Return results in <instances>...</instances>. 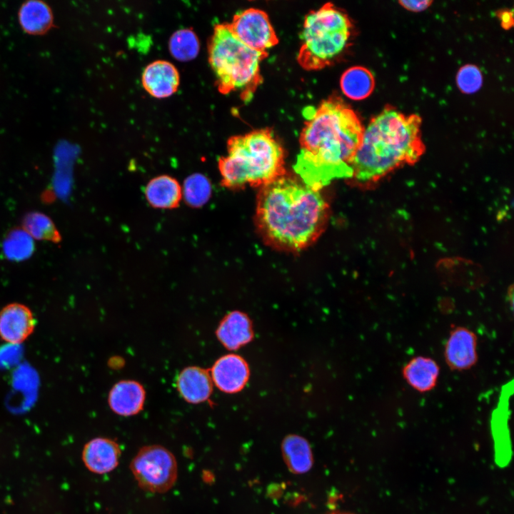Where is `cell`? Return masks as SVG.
Returning a JSON list of instances; mask_svg holds the SVG:
<instances>
[{"label":"cell","instance_id":"obj_1","mask_svg":"<svg viewBox=\"0 0 514 514\" xmlns=\"http://www.w3.org/2000/svg\"><path fill=\"white\" fill-rule=\"evenodd\" d=\"M300 151L293 165L301 181L320 190L333 181L352 178V162L363 126L356 112L339 96L303 109Z\"/></svg>","mask_w":514,"mask_h":514},{"label":"cell","instance_id":"obj_2","mask_svg":"<svg viewBox=\"0 0 514 514\" xmlns=\"http://www.w3.org/2000/svg\"><path fill=\"white\" fill-rule=\"evenodd\" d=\"M328 217L329 206L319 190L285 175L261 186L257 196L256 227L275 248L307 247L325 230Z\"/></svg>","mask_w":514,"mask_h":514},{"label":"cell","instance_id":"obj_3","mask_svg":"<svg viewBox=\"0 0 514 514\" xmlns=\"http://www.w3.org/2000/svg\"><path fill=\"white\" fill-rule=\"evenodd\" d=\"M420 125L417 114L406 116L392 106L384 108L363 130L352 162V179L371 183L416 161L424 151Z\"/></svg>","mask_w":514,"mask_h":514},{"label":"cell","instance_id":"obj_4","mask_svg":"<svg viewBox=\"0 0 514 514\" xmlns=\"http://www.w3.org/2000/svg\"><path fill=\"white\" fill-rule=\"evenodd\" d=\"M284 151L268 128L231 137L218 167L221 184L231 189L263 186L285 175Z\"/></svg>","mask_w":514,"mask_h":514},{"label":"cell","instance_id":"obj_5","mask_svg":"<svg viewBox=\"0 0 514 514\" xmlns=\"http://www.w3.org/2000/svg\"><path fill=\"white\" fill-rule=\"evenodd\" d=\"M267 56V52L241 42L228 24L215 26L208 44V60L221 94L238 91L244 102H249L263 81L260 64Z\"/></svg>","mask_w":514,"mask_h":514},{"label":"cell","instance_id":"obj_6","mask_svg":"<svg viewBox=\"0 0 514 514\" xmlns=\"http://www.w3.org/2000/svg\"><path fill=\"white\" fill-rule=\"evenodd\" d=\"M352 28L348 15L332 3L310 11L300 35L301 45L297 55L300 66L311 71L331 65L348 46Z\"/></svg>","mask_w":514,"mask_h":514},{"label":"cell","instance_id":"obj_7","mask_svg":"<svg viewBox=\"0 0 514 514\" xmlns=\"http://www.w3.org/2000/svg\"><path fill=\"white\" fill-rule=\"evenodd\" d=\"M130 469L140 488L155 493L170 490L178 475L175 456L160 445L142 447L132 459Z\"/></svg>","mask_w":514,"mask_h":514},{"label":"cell","instance_id":"obj_8","mask_svg":"<svg viewBox=\"0 0 514 514\" xmlns=\"http://www.w3.org/2000/svg\"><path fill=\"white\" fill-rule=\"evenodd\" d=\"M228 24L233 35L253 50L267 52L278 43L268 16L263 10L250 8L241 11Z\"/></svg>","mask_w":514,"mask_h":514},{"label":"cell","instance_id":"obj_9","mask_svg":"<svg viewBox=\"0 0 514 514\" xmlns=\"http://www.w3.org/2000/svg\"><path fill=\"white\" fill-rule=\"evenodd\" d=\"M35 327L34 313L24 304L9 303L0 311V338L6 343H23L33 333Z\"/></svg>","mask_w":514,"mask_h":514},{"label":"cell","instance_id":"obj_10","mask_svg":"<svg viewBox=\"0 0 514 514\" xmlns=\"http://www.w3.org/2000/svg\"><path fill=\"white\" fill-rule=\"evenodd\" d=\"M144 89L153 97L163 99L172 96L180 83L179 73L168 61L157 60L144 69L142 74Z\"/></svg>","mask_w":514,"mask_h":514},{"label":"cell","instance_id":"obj_11","mask_svg":"<svg viewBox=\"0 0 514 514\" xmlns=\"http://www.w3.org/2000/svg\"><path fill=\"white\" fill-rule=\"evenodd\" d=\"M211 377L221 390L233 393L245 386L248 378V368L242 358L228 354L215 362L211 369Z\"/></svg>","mask_w":514,"mask_h":514},{"label":"cell","instance_id":"obj_12","mask_svg":"<svg viewBox=\"0 0 514 514\" xmlns=\"http://www.w3.org/2000/svg\"><path fill=\"white\" fill-rule=\"evenodd\" d=\"M121 453L116 441L107 438H96L84 445L82 460L92 473L104 474L117 467Z\"/></svg>","mask_w":514,"mask_h":514},{"label":"cell","instance_id":"obj_13","mask_svg":"<svg viewBox=\"0 0 514 514\" xmlns=\"http://www.w3.org/2000/svg\"><path fill=\"white\" fill-rule=\"evenodd\" d=\"M146 392L137 381L124 380L116 383L111 389L108 402L110 408L121 416L138 413L143 407Z\"/></svg>","mask_w":514,"mask_h":514},{"label":"cell","instance_id":"obj_14","mask_svg":"<svg viewBox=\"0 0 514 514\" xmlns=\"http://www.w3.org/2000/svg\"><path fill=\"white\" fill-rule=\"evenodd\" d=\"M212 382L206 370L198 366H189L178 373L176 388L186 401L196 404L209 398L213 389Z\"/></svg>","mask_w":514,"mask_h":514},{"label":"cell","instance_id":"obj_15","mask_svg":"<svg viewBox=\"0 0 514 514\" xmlns=\"http://www.w3.org/2000/svg\"><path fill=\"white\" fill-rule=\"evenodd\" d=\"M148 204L155 208L173 209L178 206L182 198V188L178 181L168 175H161L151 179L144 188Z\"/></svg>","mask_w":514,"mask_h":514},{"label":"cell","instance_id":"obj_16","mask_svg":"<svg viewBox=\"0 0 514 514\" xmlns=\"http://www.w3.org/2000/svg\"><path fill=\"white\" fill-rule=\"evenodd\" d=\"M218 340L227 348L236 350L249 342L252 337L251 326L246 315L238 311L228 314L216 331Z\"/></svg>","mask_w":514,"mask_h":514},{"label":"cell","instance_id":"obj_17","mask_svg":"<svg viewBox=\"0 0 514 514\" xmlns=\"http://www.w3.org/2000/svg\"><path fill=\"white\" fill-rule=\"evenodd\" d=\"M445 356L455 368L463 369L472 366L476 359L474 335L464 328L453 331L445 346Z\"/></svg>","mask_w":514,"mask_h":514},{"label":"cell","instance_id":"obj_18","mask_svg":"<svg viewBox=\"0 0 514 514\" xmlns=\"http://www.w3.org/2000/svg\"><path fill=\"white\" fill-rule=\"evenodd\" d=\"M281 453L287 468L294 474L306 473L313 466V457L310 444L300 435H287L281 443Z\"/></svg>","mask_w":514,"mask_h":514},{"label":"cell","instance_id":"obj_19","mask_svg":"<svg viewBox=\"0 0 514 514\" xmlns=\"http://www.w3.org/2000/svg\"><path fill=\"white\" fill-rule=\"evenodd\" d=\"M342 92L353 100H362L368 97L375 86L373 74L363 66H353L346 70L340 80Z\"/></svg>","mask_w":514,"mask_h":514},{"label":"cell","instance_id":"obj_20","mask_svg":"<svg viewBox=\"0 0 514 514\" xmlns=\"http://www.w3.org/2000/svg\"><path fill=\"white\" fill-rule=\"evenodd\" d=\"M404 374L407 381L413 388L425 391L434 386L438 375V367L430 358L418 357L405 366Z\"/></svg>","mask_w":514,"mask_h":514},{"label":"cell","instance_id":"obj_21","mask_svg":"<svg viewBox=\"0 0 514 514\" xmlns=\"http://www.w3.org/2000/svg\"><path fill=\"white\" fill-rule=\"evenodd\" d=\"M20 24L26 32L39 34L48 29L51 22L50 9L39 1H30L24 4L19 13Z\"/></svg>","mask_w":514,"mask_h":514},{"label":"cell","instance_id":"obj_22","mask_svg":"<svg viewBox=\"0 0 514 514\" xmlns=\"http://www.w3.org/2000/svg\"><path fill=\"white\" fill-rule=\"evenodd\" d=\"M172 56L180 61L195 59L200 50V43L196 33L191 29H181L175 31L168 41Z\"/></svg>","mask_w":514,"mask_h":514},{"label":"cell","instance_id":"obj_23","mask_svg":"<svg viewBox=\"0 0 514 514\" xmlns=\"http://www.w3.org/2000/svg\"><path fill=\"white\" fill-rule=\"evenodd\" d=\"M212 186L210 180L203 174L195 173L183 182L182 197L185 203L192 208H200L210 199Z\"/></svg>","mask_w":514,"mask_h":514},{"label":"cell","instance_id":"obj_24","mask_svg":"<svg viewBox=\"0 0 514 514\" xmlns=\"http://www.w3.org/2000/svg\"><path fill=\"white\" fill-rule=\"evenodd\" d=\"M23 230L33 239L58 243L61 236L51 219L39 212L29 213L23 219Z\"/></svg>","mask_w":514,"mask_h":514},{"label":"cell","instance_id":"obj_25","mask_svg":"<svg viewBox=\"0 0 514 514\" xmlns=\"http://www.w3.org/2000/svg\"><path fill=\"white\" fill-rule=\"evenodd\" d=\"M3 248L9 258L24 260L34 251L33 238L23 229L14 230L5 238Z\"/></svg>","mask_w":514,"mask_h":514},{"label":"cell","instance_id":"obj_26","mask_svg":"<svg viewBox=\"0 0 514 514\" xmlns=\"http://www.w3.org/2000/svg\"><path fill=\"white\" fill-rule=\"evenodd\" d=\"M458 89L465 94H473L478 91L483 84V76L478 67L473 64H466L461 67L456 76Z\"/></svg>","mask_w":514,"mask_h":514},{"label":"cell","instance_id":"obj_27","mask_svg":"<svg viewBox=\"0 0 514 514\" xmlns=\"http://www.w3.org/2000/svg\"><path fill=\"white\" fill-rule=\"evenodd\" d=\"M432 1H400L399 4L407 10L418 12L425 10Z\"/></svg>","mask_w":514,"mask_h":514},{"label":"cell","instance_id":"obj_28","mask_svg":"<svg viewBox=\"0 0 514 514\" xmlns=\"http://www.w3.org/2000/svg\"><path fill=\"white\" fill-rule=\"evenodd\" d=\"M503 27L508 29L513 25V12L504 11L499 15Z\"/></svg>","mask_w":514,"mask_h":514},{"label":"cell","instance_id":"obj_29","mask_svg":"<svg viewBox=\"0 0 514 514\" xmlns=\"http://www.w3.org/2000/svg\"><path fill=\"white\" fill-rule=\"evenodd\" d=\"M329 514H350V513H337V512H336V513H329Z\"/></svg>","mask_w":514,"mask_h":514}]
</instances>
